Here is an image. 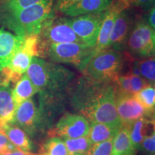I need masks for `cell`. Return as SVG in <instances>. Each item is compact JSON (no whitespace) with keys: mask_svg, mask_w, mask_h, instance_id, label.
I'll return each mask as SVG.
<instances>
[{"mask_svg":"<svg viewBox=\"0 0 155 155\" xmlns=\"http://www.w3.org/2000/svg\"><path fill=\"white\" fill-rule=\"evenodd\" d=\"M75 108L91 123H101L120 129L122 123L116 106V96L110 83L82 79L73 97Z\"/></svg>","mask_w":155,"mask_h":155,"instance_id":"cell-1","label":"cell"},{"mask_svg":"<svg viewBox=\"0 0 155 155\" xmlns=\"http://www.w3.org/2000/svg\"><path fill=\"white\" fill-rule=\"evenodd\" d=\"M54 0H45L14 13H8L7 26L17 35L26 38L39 35L45 22L54 16Z\"/></svg>","mask_w":155,"mask_h":155,"instance_id":"cell-2","label":"cell"},{"mask_svg":"<svg viewBox=\"0 0 155 155\" xmlns=\"http://www.w3.org/2000/svg\"><path fill=\"white\" fill-rule=\"evenodd\" d=\"M124 56L112 48H106L91 58L82 72L87 78L96 83H110L123 68Z\"/></svg>","mask_w":155,"mask_h":155,"instance_id":"cell-3","label":"cell"},{"mask_svg":"<svg viewBox=\"0 0 155 155\" xmlns=\"http://www.w3.org/2000/svg\"><path fill=\"white\" fill-rule=\"evenodd\" d=\"M94 48L85 44L69 42L55 43L48 46L46 55L58 63L73 64L83 71L94 56Z\"/></svg>","mask_w":155,"mask_h":155,"instance_id":"cell-4","label":"cell"},{"mask_svg":"<svg viewBox=\"0 0 155 155\" xmlns=\"http://www.w3.org/2000/svg\"><path fill=\"white\" fill-rule=\"evenodd\" d=\"M39 37L45 56L48 47L51 44L69 42L84 44L75 33L70 23V18L67 17H52L44 25Z\"/></svg>","mask_w":155,"mask_h":155,"instance_id":"cell-5","label":"cell"},{"mask_svg":"<svg viewBox=\"0 0 155 155\" xmlns=\"http://www.w3.org/2000/svg\"><path fill=\"white\" fill-rule=\"evenodd\" d=\"M127 47L134 55L141 58L155 56V30L147 23L139 21L129 35Z\"/></svg>","mask_w":155,"mask_h":155,"instance_id":"cell-6","label":"cell"},{"mask_svg":"<svg viewBox=\"0 0 155 155\" xmlns=\"http://www.w3.org/2000/svg\"><path fill=\"white\" fill-rule=\"evenodd\" d=\"M105 11L90 13L70 18V23L75 33L84 44L91 48L96 45L98 33L104 18Z\"/></svg>","mask_w":155,"mask_h":155,"instance_id":"cell-7","label":"cell"},{"mask_svg":"<svg viewBox=\"0 0 155 155\" xmlns=\"http://www.w3.org/2000/svg\"><path fill=\"white\" fill-rule=\"evenodd\" d=\"M90 124L83 116L72 114H65L51 130L50 137H59L62 139H76L87 137L89 133Z\"/></svg>","mask_w":155,"mask_h":155,"instance_id":"cell-8","label":"cell"},{"mask_svg":"<svg viewBox=\"0 0 155 155\" xmlns=\"http://www.w3.org/2000/svg\"><path fill=\"white\" fill-rule=\"evenodd\" d=\"M127 8L128 6L124 0H114L113 3L105 11L104 20L94 47V55L101 50L108 48V43L116 17L120 12Z\"/></svg>","mask_w":155,"mask_h":155,"instance_id":"cell-9","label":"cell"},{"mask_svg":"<svg viewBox=\"0 0 155 155\" xmlns=\"http://www.w3.org/2000/svg\"><path fill=\"white\" fill-rule=\"evenodd\" d=\"M40 121V110L37 108L33 99L30 98L18 106L14 120L11 123L18 126L28 134H32L36 130Z\"/></svg>","mask_w":155,"mask_h":155,"instance_id":"cell-10","label":"cell"},{"mask_svg":"<svg viewBox=\"0 0 155 155\" xmlns=\"http://www.w3.org/2000/svg\"><path fill=\"white\" fill-rule=\"evenodd\" d=\"M116 106L123 126L131 124L148 113L133 95L116 96Z\"/></svg>","mask_w":155,"mask_h":155,"instance_id":"cell-11","label":"cell"},{"mask_svg":"<svg viewBox=\"0 0 155 155\" xmlns=\"http://www.w3.org/2000/svg\"><path fill=\"white\" fill-rule=\"evenodd\" d=\"M131 24V17L128 13L127 9L120 12L114 22L107 48H112L119 51L124 48L129 35Z\"/></svg>","mask_w":155,"mask_h":155,"instance_id":"cell-12","label":"cell"},{"mask_svg":"<svg viewBox=\"0 0 155 155\" xmlns=\"http://www.w3.org/2000/svg\"><path fill=\"white\" fill-rule=\"evenodd\" d=\"M24 39L0 28V71L8 66Z\"/></svg>","mask_w":155,"mask_h":155,"instance_id":"cell-13","label":"cell"},{"mask_svg":"<svg viewBox=\"0 0 155 155\" xmlns=\"http://www.w3.org/2000/svg\"><path fill=\"white\" fill-rule=\"evenodd\" d=\"M114 0H81L75 5L63 9L61 12L69 17L98 13L106 11Z\"/></svg>","mask_w":155,"mask_h":155,"instance_id":"cell-14","label":"cell"},{"mask_svg":"<svg viewBox=\"0 0 155 155\" xmlns=\"http://www.w3.org/2000/svg\"><path fill=\"white\" fill-rule=\"evenodd\" d=\"M17 108L10 85L0 84V122L4 126L14 120Z\"/></svg>","mask_w":155,"mask_h":155,"instance_id":"cell-15","label":"cell"},{"mask_svg":"<svg viewBox=\"0 0 155 155\" xmlns=\"http://www.w3.org/2000/svg\"><path fill=\"white\" fill-rule=\"evenodd\" d=\"M2 133L17 150L30 152L32 144L25 131L13 123L6 124L3 126Z\"/></svg>","mask_w":155,"mask_h":155,"instance_id":"cell-16","label":"cell"},{"mask_svg":"<svg viewBox=\"0 0 155 155\" xmlns=\"http://www.w3.org/2000/svg\"><path fill=\"white\" fill-rule=\"evenodd\" d=\"M136 151L131 142L129 127L122 126L114 138L111 155L136 154Z\"/></svg>","mask_w":155,"mask_h":155,"instance_id":"cell-17","label":"cell"},{"mask_svg":"<svg viewBox=\"0 0 155 155\" xmlns=\"http://www.w3.org/2000/svg\"><path fill=\"white\" fill-rule=\"evenodd\" d=\"M38 92V88L34 86L26 73L23 74L12 88L13 98L17 107L25 100L32 98Z\"/></svg>","mask_w":155,"mask_h":155,"instance_id":"cell-18","label":"cell"},{"mask_svg":"<svg viewBox=\"0 0 155 155\" xmlns=\"http://www.w3.org/2000/svg\"><path fill=\"white\" fill-rule=\"evenodd\" d=\"M119 129L101 123H91L88 134L92 144L114 139Z\"/></svg>","mask_w":155,"mask_h":155,"instance_id":"cell-19","label":"cell"},{"mask_svg":"<svg viewBox=\"0 0 155 155\" xmlns=\"http://www.w3.org/2000/svg\"><path fill=\"white\" fill-rule=\"evenodd\" d=\"M142 77L151 86L155 85V56L141 58L139 61H136Z\"/></svg>","mask_w":155,"mask_h":155,"instance_id":"cell-20","label":"cell"},{"mask_svg":"<svg viewBox=\"0 0 155 155\" xmlns=\"http://www.w3.org/2000/svg\"><path fill=\"white\" fill-rule=\"evenodd\" d=\"M63 141L67 147L69 155H85L92 145L88 136L76 139H65Z\"/></svg>","mask_w":155,"mask_h":155,"instance_id":"cell-21","label":"cell"},{"mask_svg":"<svg viewBox=\"0 0 155 155\" xmlns=\"http://www.w3.org/2000/svg\"><path fill=\"white\" fill-rule=\"evenodd\" d=\"M133 96L147 111H151L155 108V89L154 86L149 85Z\"/></svg>","mask_w":155,"mask_h":155,"instance_id":"cell-22","label":"cell"},{"mask_svg":"<svg viewBox=\"0 0 155 155\" xmlns=\"http://www.w3.org/2000/svg\"><path fill=\"white\" fill-rule=\"evenodd\" d=\"M42 155H69L63 139L59 137H50L46 141Z\"/></svg>","mask_w":155,"mask_h":155,"instance_id":"cell-23","label":"cell"},{"mask_svg":"<svg viewBox=\"0 0 155 155\" xmlns=\"http://www.w3.org/2000/svg\"><path fill=\"white\" fill-rule=\"evenodd\" d=\"M45 1V0H7L5 4V9L8 13H14Z\"/></svg>","mask_w":155,"mask_h":155,"instance_id":"cell-24","label":"cell"},{"mask_svg":"<svg viewBox=\"0 0 155 155\" xmlns=\"http://www.w3.org/2000/svg\"><path fill=\"white\" fill-rule=\"evenodd\" d=\"M114 139L91 145L85 155H111Z\"/></svg>","mask_w":155,"mask_h":155,"instance_id":"cell-25","label":"cell"},{"mask_svg":"<svg viewBox=\"0 0 155 155\" xmlns=\"http://www.w3.org/2000/svg\"><path fill=\"white\" fill-rule=\"evenodd\" d=\"M139 150L144 155H155V132L141 142Z\"/></svg>","mask_w":155,"mask_h":155,"instance_id":"cell-26","label":"cell"},{"mask_svg":"<svg viewBox=\"0 0 155 155\" xmlns=\"http://www.w3.org/2000/svg\"><path fill=\"white\" fill-rule=\"evenodd\" d=\"M129 74L130 77L131 91H132L133 95L150 85L142 77L131 74V73H129Z\"/></svg>","mask_w":155,"mask_h":155,"instance_id":"cell-27","label":"cell"},{"mask_svg":"<svg viewBox=\"0 0 155 155\" xmlns=\"http://www.w3.org/2000/svg\"><path fill=\"white\" fill-rule=\"evenodd\" d=\"M15 150H17V148L9 141L8 138L3 133H0V155Z\"/></svg>","mask_w":155,"mask_h":155,"instance_id":"cell-28","label":"cell"},{"mask_svg":"<svg viewBox=\"0 0 155 155\" xmlns=\"http://www.w3.org/2000/svg\"><path fill=\"white\" fill-rule=\"evenodd\" d=\"M124 2L129 7L130 5L141 7L146 9H151L154 5L152 0H124Z\"/></svg>","mask_w":155,"mask_h":155,"instance_id":"cell-29","label":"cell"},{"mask_svg":"<svg viewBox=\"0 0 155 155\" xmlns=\"http://www.w3.org/2000/svg\"><path fill=\"white\" fill-rule=\"evenodd\" d=\"M80 1H81V0H56L55 7H54V10L61 12L63 9L75 5Z\"/></svg>","mask_w":155,"mask_h":155,"instance_id":"cell-30","label":"cell"},{"mask_svg":"<svg viewBox=\"0 0 155 155\" xmlns=\"http://www.w3.org/2000/svg\"><path fill=\"white\" fill-rule=\"evenodd\" d=\"M147 24L152 28L153 30H155V5L152 6L149 12L148 17H147Z\"/></svg>","mask_w":155,"mask_h":155,"instance_id":"cell-31","label":"cell"},{"mask_svg":"<svg viewBox=\"0 0 155 155\" xmlns=\"http://www.w3.org/2000/svg\"><path fill=\"white\" fill-rule=\"evenodd\" d=\"M2 155H42L41 154H35V153L30 152H25V151L19 150H15L11 152L5 153Z\"/></svg>","mask_w":155,"mask_h":155,"instance_id":"cell-32","label":"cell"},{"mask_svg":"<svg viewBox=\"0 0 155 155\" xmlns=\"http://www.w3.org/2000/svg\"><path fill=\"white\" fill-rule=\"evenodd\" d=\"M2 129H3V126L2 125L1 122H0V133H2Z\"/></svg>","mask_w":155,"mask_h":155,"instance_id":"cell-33","label":"cell"},{"mask_svg":"<svg viewBox=\"0 0 155 155\" xmlns=\"http://www.w3.org/2000/svg\"><path fill=\"white\" fill-rule=\"evenodd\" d=\"M1 82H2V74H1V72H0V84H1Z\"/></svg>","mask_w":155,"mask_h":155,"instance_id":"cell-34","label":"cell"},{"mask_svg":"<svg viewBox=\"0 0 155 155\" xmlns=\"http://www.w3.org/2000/svg\"><path fill=\"white\" fill-rule=\"evenodd\" d=\"M123 155H135V154H123Z\"/></svg>","mask_w":155,"mask_h":155,"instance_id":"cell-35","label":"cell"},{"mask_svg":"<svg viewBox=\"0 0 155 155\" xmlns=\"http://www.w3.org/2000/svg\"><path fill=\"white\" fill-rule=\"evenodd\" d=\"M153 1V3H154V5H155V0H152Z\"/></svg>","mask_w":155,"mask_h":155,"instance_id":"cell-36","label":"cell"},{"mask_svg":"<svg viewBox=\"0 0 155 155\" xmlns=\"http://www.w3.org/2000/svg\"><path fill=\"white\" fill-rule=\"evenodd\" d=\"M74 155H83V154H74Z\"/></svg>","mask_w":155,"mask_h":155,"instance_id":"cell-37","label":"cell"},{"mask_svg":"<svg viewBox=\"0 0 155 155\" xmlns=\"http://www.w3.org/2000/svg\"><path fill=\"white\" fill-rule=\"evenodd\" d=\"M154 89H155V85L154 86Z\"/></svg>","mask_w":155,"mask_h":155,"instance_id":"cell-38","label":"cell"}]
</instances>
